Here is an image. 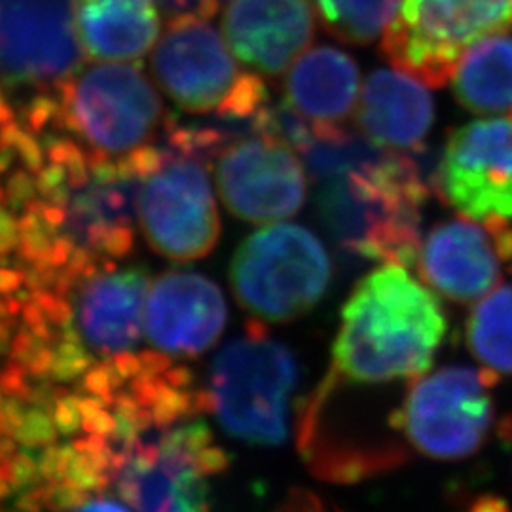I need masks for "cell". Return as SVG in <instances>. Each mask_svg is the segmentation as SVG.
<instances>
[{
  "mask_svg": "<svg viewBox=\"0 0 512 512\" xmlns=\"http://www.w3.org/2000/svg\"><path fill=\"white\" fill-rule=\"evenodd\" d=\"M16 150L29 171H33V173L42 171V148L38 145L37 139L33 137V133L21 131L18 143H16Z\"/></svg>",
  "mask_w": 512,
  "mask_h": 512,
  "instance_id": "obj_27",
  "label": "cell"
},
{
  "mask_svg": "<svg viewBox=\"0 0 512 512\" xmlns=\"http://www.w3.org/2000/svg\"><path fill=\"white\" fill-rule=\"evenodd\" d=\"M37 190V183L29 177L27 171H16L8 179V198L14 207H19L33 198Z\"/></svg>",
  "mask_w": 512,
  "mask_h": 512,
  "instance_id": "obj_26",
  "label": "cell"
},
{
  "mask_svg": "<svg viewBox=\"0 0 512 512\" xmlns=\"http://www.w3.org/2000/svg\"><path fill=\"white\" fill-rule=\"evenodd\" d=\"M12 243H14V220L4 209H0V251L10 249Z\"/></svg>",
  "mask_w": 512,
  "mask_h": 512,
  "instance_id": "obj_31",
  "label": "cell"
},
{
  "mask_svg": "<svg viewBox=\"0 0 512 512\" xmlns=\"http://www.w3.org/2000/svg\"><path fill=\"white\" fill-rule=\"evenodd\" d=\"M429 188L418 150L382 148L366 164L319 183L317 215L346 253L380 264L414 266L421 209Z\"/></svg>",
  "mask_w": 512,
  "mask_h": 512,
  "instance_id": "obj_2",
  "label": "cell"
},
{
  "mask_svg": "<svg viewBox=\"0 0 512 512\" xmlns=\"http://www.w3.org/2000/svg\"><path fill=\"white\" fill-rule=\"evenodd\" d=\"M467 349L495 376H512V285L476 302L465 327Z\"/></svg>",
  "mask_w": 512,
  "mask_h": 512,
  "instance_id": "obj_22",
  "label": "cell"
},
{
  "mask_svg": "<svg viewBox=\"0 0 512 512\" xmlns=\"http://www.w3.org/2000/svg\"><path fill=\"white\" fill-rule=\"evenodd\" d=\"M275 512H332L327 503L308 490H294Z\"/></svg>",
  "mask_w": 512,
  "mask_h": 512,
  "instance_id": "obj_25",
  "label": "cell"
},
{
  "mask_svg": "<svg viewBox=\"0 0 512 512\" xmlns=\"http://www.w3.org/2000/svg\"><path fill=\"white\" fill-rule=\"evenodd\" d=\"M8 122H14V112H12L10 105L6 103L4 95L0 92V126H4Z\"/></svg>",
  "mask_w": 512,
  "mask_h": 512,
  "instance_id": "obj_33",
  "label": "cell"
},
{
  "mask_svg": "<svg viewBox=\"0 0 512 512\" xmlns=\"http://www.w3.org/2000/svg\"><path fill=\"white\" fill-rule=\"evenodd\" d=\"M215 160L220 200L239 220L268 224L289 219L306 203V169L296 150L266 129L234 135Z\"/></svg>",
  "mask_w": 512,
  "mask_h": 512,
  "instance_id": "obj_11",
  "label": "cell"
},
{
  "mask_svg": "<svg viewBox=\"0 0 512 512\" xmlns=\"http://www.w3.org/2000/svg\"><path fill=\"white\" fill-rule=\"evenodd\" d=\"M152 73L165 95L190 114L239 128H256L270 107L260 76L241 71L209 16L179 12L152 54Z\"/></svg>",
  "mask_w": 512,
  "mask_h": 512,
  "instance_id": "obj_4",
  "label": "cell"
},
{
  "mask_svg": "<svg viewBox=\"0 0 512 512\" xmlns=\"http://www.w3.org/2000/svg\"><path fill=\"white\" fill-rule=\"evenodd\" d=\"M446 334L437 293L382 264L349 294L332 344V370L351 385L412 382L423 376Z\"/></svg>",
  "mask_w": 512,
  "mask_h": 512,
  "instance_id": "obj_1",
  "label": "cell"
},
{
  "mask_svg": "<svg viewBox=\"0 0 512 512\" xmlns=\"http://www.w3.org/2000/svg\"><path fill=\"white\" fill-rule=\"evenodd\" d=\"M226 319V300L219 287L198 272H165L148 289V342L173 359L198 357L213 348Z\"/></svg>",
  "mask_w": 512,
  "mask_h": 512,
  "instance_id": "obj_15",
  "label": "cell"
},
{
  "mask_svg": "<svg viewBox=\"0 0 512 512\" xmlns=\"http://www.w3.org/2000/svg\"><path fill=\"white\" fill-rule=\"evenodd\" d=\"M450 82L463 109L512 116L511 33H497L473 44L459 57Z\"/></svg>",
  "mask_w": 512,
  "mask_h": 512,
  "instance_id": "obj_21",
  "label": "cell"
},
{
  "mask_svg": "<svg viewBox=\"0 0 512 512\" xmlns=\"http://www.w3.org/2000/svg\"><path fill=\"white\" fill-rule=\"evenodd\" d=\"M511 29L512 0H403L382 52L397 69L442 86L473 44Z\"/></svg>",
  "mask_w": 512,
  "mask_h": 512,
  "instance_id": "obj_10",
  "label": "cell"
},
{
  "mask_svg": "<svg viewBox=\"0 0 512 512\" xmlns=\"http://www.w3.org/2000/svg\"><path fill=\"white\" fill-rule=\"evenodd\" d=\"M154 160L143 175L137 215L148 245L175 262L209 255L220 236V217L209 164L238 129L228 124H181L167 118Z\"/></svg>",
  "mask_w": 512,
  "mask_h": 512,
  "instance_id": "obj_3",
  "label": "cell"
},
{
  "mask_svg": "<svg viewBox=\"0 0 512 512\" xmlns=\"http://www.w3.org/2000/svg\"><path fill=\"white\" fill-rule=\"evenodd\" d=\"M357 120L372 143L414 152L433 128L435 101L418 76L403 69H378L366 78Z\"/></svg>",
  "mask_w": 512,
  "mask_h": 512,
  "instance_id": "obj_18",
  "label": "cell"
},
{
  "mask_svg": "<svg viewBox=\"0 0 512 512\" xmlns=\"http://www.w3.org/2000/svg\"><path fill=\"white\" fill-rule=\"evenodd\" d=\"M222 31L245 65L277 76L310 46L315 18L310 0H228Z\"/></svg>",
  "mask_w": 512,
  "mask_h": 512,
  "instance_id": "obj_16",
  "label": "cell"
},
{
  "mask_svg": "<svg viewBox=\"0 0 512 512\" xmlns=\"http://www.w3.org/2000/svg\"><path fill=\"white\" fill-rule=\"evenodd\" d=\"M437 192L467 219H512V116L475 120L456 129L440 156Z\"/></svg>",
  "mask_w": 512,
  "mask_h": 512,
  "instance_id": "obj_12",
  "label": "cell"
},
{
  "mask_svg": "<svg viewBox=\"0 0 512 512\" xmlns=\"http://www.w3.org/2000/svg\"><path fill=\"white\" fill-rule=\"evenodd\" d=\"M55 90V126L110 158L152 145L164 120L162 99L139 67L97 65L59 80Z\"/></svg>",
  "mask_w": 512,
  "mask_h": 512,
  "instance_id": "obj_9",
  "label": "cell"
},
{
  "mask_svg": "<svg viewBox=\"0 0 512 512\" xmlns=\"http://www.w3.org/2000/svg\"><path fill=\"white\" fill-rule=\"evenodd\" d=\"M494 372L452 365L414 378L391 423L421 456L437 461L471 458L494 427Z\"/></svg>",
  "mask_w": 512,
  "mask_h": 512,
  "instance_id": "obj_8",
  "label": "cell"
},
{
  "mask_svg": "<svg viewBox=\"0 0 512 512\" xmlns=\"http://www.w3.org/2000/svg\"><path fill=\"white\" fill-rule=\"evenodd\" d=\"M74 27L93 61H135L150 52L162 23L154 0H76Z\"/></svg>",
  "mask_w": 512,
  "mask_h": 512,
  "instance_id": "obj_20",
  "label": "cell"
},
{
  "mask_svg": "<svg viewBox=\"0 0 512 512\" xmlns=\"http://www.w3.org/2000/svg\"><path fill=\"white\" fill-rule=\"evenodd\" d=\"M76 512H135L129 507L126 501H116V499H95L86 503L82 509Z\"/></svg>",
  "mask_w": 512,
  "mask_h": 512,
  "instance_id": "obj_30",
  "label": "cell"
},
{
  "mask_svg": "<svg viewBox=\"0 0 512 512\" xmlns=\"http://www.w3.org/2000/svg\"><path fill=\"white\" fill-rule=\"evenodd\" d=\"M67 167L61 164H52L42 169L37 177V190H40L46 198H50L55 190L67 184Z\"/></svg>",
  "mask_w": 512,
  "mask_h": 512,
  "instance_id": "obj_28",
  "label": "cell"
},
{
  "mask_svg": "<svg viewBox=\"0 0 512 512\" xmlns=\"http://www.w3.org/2000/svg\"><path fill=\"white\" fill-rule=\"evenodd\" d=\"M293 351L272 338L262 323L220 349L209 368L205 399L224 433L253 446H279L289 435L298 385Z\"/></svg>",
  "mask_w": 512,
  "mask_h": 512,
  "instance_id": "obj_5",
  "label": "cell"
},
{
  "mask_svg": "<svg viewBox=\"0 0 512 512\" xmlns=\"http://www.w3.org/2000/svg\"><path fill=\"white\" fill-rule=\"evenodd\" d=\"M173 12H198L203 16H213L220 6V0H162Z\"/></svg>",
  "mask_w": 512,
  "mask_h": 512,
  "instance_id": "obj_29",
  "label": "cell"
},
{
  "mask_svg": "<svg viewBox=\"0 0 512 512\" xmlns=\"http://www.w3.org/2000/svg\"><path fill=\"white\" fill-rule=\"evenodd\" d=\"M150 277L143 268H107L84 283L76 323L88 348L99 355H126L141 340Z\"/></svg>",
  "mask_w": 512,
  "mask_h": 512,
  "instance_id": "obj_17",
  "label": "cell"
},
{
  "mask_svg": "<svg viewBox=\"0 0 512 512\" xmlns=\"http://www.w3.org/2000/svg\"><path fill=\"white\" fill-rule=\"evenodd\" d=\"M76 0H0V78L44 86L80 65Z\"/></svg>",
  "mask_w": 512,
  "mask_h": 512,
  "instance_id": "obj_14",
  "label": "cell"
},
{
  "mask_svg": "<svg viewBox=\"0 0 512 512\" xmlns=\"http://www.w3.org/2000/svg\"><path fill=\"white\" fill-rule=\"evenodd\" d=\"M226 467V452L196 416L133 440L112 473L135 512H211V480Z\"/></svg>",
  "mask_w": 512,
  "mask_h": 512,
  "instance_id": "obj_6",
  "label": "cell"
},
{
  "mask_svg": "<svg viewBox=\"0 0 512 512\" xmlns=\"http://www.w3.org/2000/svg\"><path fill=\"white\" fill-rule=\"evenodd\" d=\"M332 264L325 245L304 226L275 224L241 241L230 264V285L253 321L281 325L313 310L329 289Z\"/></svg>",
  "mask_w": 512,
  "mask_h": 512,
  "instance_id": "obj_7",
  "label": "cell"
},
{
  "mask_svg": "<svg viewBox=\"0 0 512 512\" xmlns=\"http://www.w3.org/2000/svg\"><path fill=\"white\" fill-rule=\"evenodd\" d=\"M59 101L46 95H38L29 105L23 107V124L29 133H38L50 120H55Z\"/></svg>",
  "mask_w": 512,
  "mask_h": 512,
  "instance_id": "obj_24",
  "label": "cell"
},
{
  "mask_svg": "<svg viewBox=\"0 0 512 512\" xmlns=\"http://www.w3.org/2000/svg\"><path fill=\"white\" fill-rule=\"evenodd\" d=\"M359 88L353 57L334 46H317L291 67L283 103L313 126H342L355 110Z\"/></svg>",
  "mask_w": 512,
  "mask_h": 512,
  "instance_id": "obj_19",
  "label": "cell"
},
{
  "mask_svg": "<svg viewBox=\"0 0 512 512\" xmlns=\"http://www.w3.org/2000/svg\"><path fill=\"white\" fill-rule=\"evenodd\" d=\"M416 264L431 291L458 304L478 302L499 285L503 264L512 268L511 224L440 222L421 239Z\"/></svg>",
  "mask_w": 512,
  "mask_h": 512,
  "instance_id": "obj_13",
  "label": "cell"
},
{
  "mask_svg": "<svg viewBox=\"0 0 512 512\" xmlns=\"http://www.w3.org/2000/svg\"><path fill=\"white\" fill-rule=\"evenodd\" d=\"M403 0H315L321 23L332 37L366 46L384 38Z\"/></svg>",
  "mask_w": 512,
  "mask_h": 512,
  "instance_id": "obj_23",
  "label": "cell"
},
{
  "mask_svg": "<svg viewBox=\"0 0 512 512\" xmlns=\"http://www.w3.org/2000/svg\"><path fill=\"white\" fill-rule=\"evenodd\" d=\"M469 512H509V505L499 497H482Z\"/></svg>",
  "mask_w": 512,
  "mask_h": 512,
  "instance_id": "obj_32",
  "label": "cell"
}]
</instances>
